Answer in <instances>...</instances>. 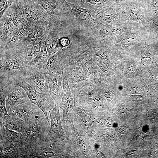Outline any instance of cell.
<instances>
[{
    "mask_svg": "<svg viewBox=\"0 0 158 158\" xmlns=\"http://www.w3.org/2000/svg\"><path fill=\"white\" fill-rule=\"evenodd\" d=\"M65 74L63 75V86L60 104V108L63 112V120L68 121L71 116L74 108L75 100Z\"/></svg>",
    "mask_w": 158,
    "mask_h": 158,
    "instance_id": "cell-10",
    "label": "cell"
},
{
    "mask_svg": "<svg viewBox=\"0 0 158 158\" xmlns=\"http://www.w3.org/2000/svg\"><path fill=\"white\" fill-rule=\"evenodd\" d=\"M119 0H110L111 3H114V2H116L117 1H119Z\"/></svg>",
    "mask_w": 158,
    "mask_h": 158,
    "instance_id": "cell-27",
    "label": "cell"
},
{
    "mask_svg": "<svg viewBox=\"0 0 158 158\" xmlns=\"http://www.w3.org/2000/svg\"><path fill=\"white\" fill-rule=\"evenodd\" d=\"M27 68L24 62L16 55L13 54L0 59V78L20 76Z\"/></svg>",
    "mask_w": 158,
    "mask_h": 158,
    "instance_id": "cell-6",
    "label": "cell"
},
{
    "mask_svg": "<svg viewBox=\"0 0 158 158\" xmlns=\"http://www.w3.org/2000/svg\"><path fill=\"white\" fill-rule=\"evenodd\" d=\"M8 114L10 116L22 119L26 124L44 114L37 106L32 103L19 105Z\"/></svg>",
    "mask_w": 158,
    "mask_h": 158,
    "instance_id": "cell-9",
    "label": "cell"
},
{
    "mask_svg": "<svg viewBox=\"0 0 158 158\" xmlns=\"http://www.w3.org/2000/svg\"><path fill=\"white\" fill-rule=\"evenodd\" d=\"M63 71L56 73L50 76L49 92L54 102H60L63 86Z\"/></svg>",
    "mask_w": 158,
    "mask_h": 158,
    "instance_id": "cell-12",
    "label": "cell"
},
{
    "mask_svg": "<svg viewBox=\"0 0 158 158\" xmlns=\"http://www.w3.org/2000/svg\"><path fill=\"white\" fill-rule=\"evenodd\" d=\"M60 104L59 102L55 103L54 108L49 111L50 123L46 140L49 146L53 145L54 142L58 141L60 139L65 140L66 137L60 119Z\"/></svg>",
    "mask_w": 158,
    "mask_h": 158,
    "instance_id": "cell-8",
    "label": "cell"
},
{
    "mask_svg": "<svg viewBox=\"0 0 158 158\" xmlns=\"http://www.w3.org/2000/svg\"><path fill=\"white\" fill-rule=\"evenodd\" d=\"M8 80L12 84L20 86L25 91L31 102L37 106L48 120L47 112L52 109L55 105L54 102L49 93L38 92L19 76Z\"/></svg>",
    "mask_w": 158,
    "mask_h": 158,
    "instance_id": "cell-3",
    "label": "cell"
},
{
    "mask_svg": "<svg viewBox=\"0 0 158 158\" xmlns=\"http://www.w3.org/2000/svg\"><path fill=\"white\" fill-rule=\"evenodd\" d=\"M49 125L50 123L44 114L27 124L26 129L22 134L21 140L22 149L25 155L48 146L46 137Z\"/></svg>",
    "mask_w": 158,
    "mask_h": 158,
    "instance_id": "cell-2",
    "label": "cell"
},
{
    "mask_svg": "<svg viewBox=\"0 0 158 158\" xmlns=\"http://www.w3.org/2000/svg\"><path fill=\"white\" fill-rule=\"evenodd\" d=\"M46 27L37 25L31 28L26 36L13 47L26 46L44 40Z\"/></svg>",
    "mask_w": 158,
    "mask_h": 158,
    "instance_id": "cell-13",
    "label": "cell"
},
{
    "mask_svg": "<svg viewBox=\"0 0 158 158\" xmlns=\"http://www.w3.org/2000/svg\"><path fill=\"white\" fill-rule=\"evenodd\" d=\"M0 117L4 116L9 115L6 106V99L7 96V92L5 87L2 85H0Z\"/></svg>",
    "mask_w": 158,
    "mask_h": 158,
    "instance_id": "cell-19",
    "label": "cell"
},
{
    "mask_svg": "<svg viewBox=\"0 0 158 158\" xmlns=\"http://www.w3.org/2000/svg\"><path fill=\"white\" fill-rule=\"evenodd\" d=\"M15 1V0H0V18Z\"/></svg>",
    "mask_w": 158,
    "mask_h": 158,
    "instance_id": "cell-22",
    "label": "cell"
},
{
    "mask_svg": "<svg viewBox=\"0 0 158 158\" xmlns=\"http://www.w3.org/2000/svg\"><path fill=\"white\" fill-rule=\"evenodd\" d=\"M27 25L31 28L37 25L47 26L49 17L44 9L32 0H15Z\"/></svg>",
    "mask_w": 158,
    "mask_h": 158,
    "instance_id": "cell-4",
    "label": "cell"
},
{
    "mask_svg": "<svg viewBox=\"0 0 158 158\" xmlns=\"http://www.w3.org/2000/svg\"><path fill=\"white\" fill-rule=\"evenodd\" d=\"M49 57L46 45L43 44L38 54L27 64V66L34 68L43 69Z\"/></svg>",
    "mask_w": 158,
    "mask_h": 158,
    "instance_id": "cell-18",
    "label": "cell"
},
{
    "mask_svg": "<svg viewBox=\"0 0 158 158\" xmlns=\"http://www.w3.org/2000/svg\"><path fill=\"white\" fill-rule=\"evenodd\" d=\"M0 81V84L5 87L7 92L6 103L8 113L19 105L31 103L25 91L20 87L12 84L7 80Z\"/></svg>",
    "mask_w": 158,
    "mask_h": 158,
    "instance_id": "cell-5",
    "label": "cell"
},
{
    "mask_svg": "<svg viewBox=\"0 0 158 158\" xmlns=\"http://www.w3.org/2000/svg\"><path fill=\"white\" fill-rule=\"evenodd\" d=\"M77 4L91 10L92 14L96 13L103 9L112 6L110 0H82Z\"/></svg>",
    "mask_w": 158,
    "mask_h": 158,
    "instance_id": "cell-17",
    "label": "cell"
},
{
    "mask_svg": "<svg viewBox=\"0 0 158 158\" xmlns=\"http://www.w3.org/2000/svg\"><path fill=\"white\" fill-rule=\"evenodd\" d=\"M67 1H69V2L75 4H78L79 1L82 0H66Z\"/></svg>",
    "mask_w": 158,
    "mask_h": 158,
    "instance_id": "cell-25",
    "label": "cell"
},
{
    "mask_svg": "<svg viewBox=\"0 0 158 158\" xmlns=\"http://www.w3.org/2000/svg\"><path fill=\"white\" fill-rule=\"evenodd\" d=\"M68 62V58L60 48L55 54L49 57L43 68L44 72L51 76L57 72L63 71Z\"/></svg>",
    "mask_w": 158,
    "mask_h": 158,
    "instance_id": "cell-11",
    "label": "cell"
},
{
    "mask_svg": "<svg viewBox=\"0 0 158 158\" xmlns=\"http://www.w3.org/2000/svg\"><path fill=\"white\" fill-rule=\"evenodd\" d=\"M113 93L110 90L105 92V95L106 97L109 99H111L112 97Z\"/></svg>",
    "mask_w": 158,
    "mask_h": 158,
    "instance_id": "cell-24",
    "label": "cell"
},
{
    "mask_svg": "<svg viewBox=\"0 0 158 158\" xmlns=\"http://www.w3.org/2000/svg\"><path fill=\"white\" fill-rule=\"evenodd\" d=\"M92 16L99 24L114 25L118 21L115 9L111 6L105 8Z\"/></svg>",
    "mask_w": 158,
    "mask_h": 158,
    "instance_id": "cell-14",
    "label": "cell"
},
{
    "mask_svg": "<svg viewBox=\"0 0 158 158\" xmlns=\"http://www.w3.org/2000/svg\"><path fill=\"white\" fill-rule=\"evenodd\" d=\"M124 6L126 8V10H127L126 13H127V16L130 19L135 21H137L140 20V15L136 9L129 8L128 6L126 7L125 5Z\"/></svg>",
    "mask_w": 158,
    "mask_h": 158,
    "instance_id": "cell-21",
    "label": "cell"
},
{
    "mask_svg": "<svg viewBox=\"0 0 158 158\" xmlns=\"http://www.w3.org/2000/svg\"><path fill=\"white\" fill-rule=\"evenodd\" d=\"M32 0L34 1H35V2H36L38 0Z\"/></svg>",
    "mask_w": 158,
    "mask_h": 158,
    "instance_id": "cell-28",
    "label": "cell"
},
{
    "mask_svg": "<svg viewBox=\"0 0 158 158\" xmlns=\"http://www.w3.org/2000/svg\"><path fill=\"white\" fill-rule=\"evenodd\" d=\"M16 28L13 23L4 14L0 18V46L6 43Z\"/></svg>",
    "mask_w": 158,
    "mask_h": 158,
    "instance_id": "cell-16",
    "label": "cell"
},
{
    "mask_svg": "<svg viewBox=\"0 0 158 158\" xmlns=\"http://www.w3.org/2000/svg\"><path fill=\"white\" fill-rule=\"evenodd\" d=\"M55 156L51 148L47 147L41 148L33 153L31 158H49Z\"/></svg>",
    "mask_w": 158,
    "mask_h": 158,
    "instance_id": "cell-20",
    "label": "cell"
},
{
    "mask_svg": "<svg viewBox=\"0 0 158 158\" xmlns=\"http://www.w3.org/2000/svg\"><path fill=\"white\" fill-rule=\"evenodd\" d=\"M0 124L9 130L22 134L25 131L27 127L26 124L23 120L9 115L0 117Z\"/></svg>",
    "mask_w": 158,
    "mask_h": 158,
    "instance_id": "cell-15",
    "label": "cell"
},
{
    "mask_svg": "<svg viewBox=\"0 0 158 158\" xmlns=\"http://www.w3.org/2000/svg\"><path fill=\"white\" fill-rule=\"evenodd\" d=\"M126 71L128 73L133 74L136 72V68L132 63L129 62L126 63L124 65Z\"/></svg>",
    "mask_w": 158,
    "mask_h": 158,
    "instance_id": "cell-23",
    "label": "cell"
},
{
    "mask_svg": "<svg viewBox=\"0 0 158 158\" xmlns=\"http://www.w3.org/2000/svg\"><path fill=\"white\" fill-rule=\"evenodd\" d=\"M96 155H97V156L99 157H104V156L102 154V153H101V152L99 151H97L96 152Z\"/></svg>",
    "mask_w": 158,
    "mask_h": 158,
    "instance_id": "cell-26",
    "label": "cell"
},
{
    "mask_svg": "<svg viewBox=\"0 0 158 158\" xmlns=\"http://www.w3.org/2000/svg\"><path fill=\"white\" fill-rule=\"evenodd\" d=\"M28 83L35 89H38L41 92H49L50 76L44 72L43 69L27 68L20 76Z\"/></svg>",
    "mask_w": 158,
    "mask_h": 158,
    "instance_id": "cell-7",
    "label": "cell"
},
{
    "mask_svg": "<svg viewBox=\"0 0 158 158\" xmlns=\"http://www.w3.org/2000/svg\"><path fill=\"white\" fill-rule=\"evenodd\" d=\"M57 5L56 15L73 28L89 30L99 24L92 17L91 10L77 4L58 0Z\"/></svg>",
    "mask_w": 158,
    "mask_h": 158,
    "instance_id": "cell-1",
    "label": "cell"
}]
</instances>
